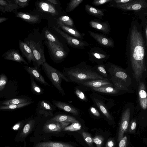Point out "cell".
I'll use <instances>...</instances> for the list:
<instances>
[{
  "instance_id": "6da1fadb",
  "label": "cell",
  "mask_w": 147,
  "mask_h": 147,
  "mask_svg": "<svg viewBox=\"0 0 147 147\" xmlns=\"http://www.w3.org/2000/svg\"><path fill=\"white\" fill-rule=\"evenodd\" d=\"M140 25L134 20L131 26L127 39L128 54L134 76L137 82L146 71L145 63V41Z\"/></svg>"
},
{
  "instance_id": "7a4b0ae2",
  "label": "cell",
  "mask_w": 147,
  "mask_h": 147,
  "mask_svg": "<svg viewBox=\"0 0 147 147\" xmlns=\"http://www.w3.org/2000/svg\"><path fill=\"white\" fill-rule=\"evenodd\" d=\"M62 73L69 82L80 84L89 80L105 79L84 63L69 67H64Z\"/></svg>"
},
{
  "instance_id": "3957f363",
  "label": "cell",
  "mask_w": 147,
  "mask_h": 147,
  "mask_svg": "<svg viewBox=\"0 0 147 147\" xmlns=\"http://www.w3.org/2000/svg\"><path fill=\"white\" fill-rule=\"evenodd\" d=\"M42 69L53 86L63 96L65 95L61 86L62 80L69 82L63 74L45 62L42 65Z\"/></svg>"
},
{
  "instance_id": "277c9868",
  "label": "cell",
  "mask_w": 147,
  "mask_h": 147,
  "mask_svg": "<svg viewBox=\"0 0 147 147\" xmlns=\"http://www.w3.org/2000/svg\"><path fill=\"white\" fill-rule=\"evenodd\" d=\"M25 42L30 47L33 53L36 64L35 67L40 70V66L46 62L43 46L40 42L32 40Z\"/></svg>"
},
{
  "instance_id": "5b68a950",
  "label": "cell",
  "mask_w": 147,
  "mask_h": 147,
  "mask_svg": "<svg viewBox=\"0 0 147 147\" xmlns=\"http://www.w3.org/2000/svg\"><path fill=\"white\" fill-rule=\"evenodd\" d=\"M71 123L56 121L48 120L44 125L43 130L47 133L59 132L68 125Z\"/></svg>"
},
{
  "instance_id": "8992f818",
  "label": "cell",
  "mask_w": 147,
  "mask_h": 147,
  "mask_svg": "<svg viewBox=\"0 0 147 147\" xmlns=\"http://www.w3.org/2000/svg\"><path fill=\"white\" fill-rule=\"evenodd\" d=\"M120 9L128 10H138L146 7V2L145 0H134L125 3L116 4L113 6Z\"/></svg>"
},
{
  "instance_id": "52a82bcc",
  "label": "cell",
  "mask_w": 147,
  "mask_h": 147,
  "mask_svg": "<svg viewBox=\"0 0 147 147\" xmlns=\"http://www.w3.org/2000/svg\"><path fill=\"white\" fill-rule=\"evenodd\" d=\"M54 29L61 35L63 37L67 43L73 48L82 49L87 46V43L72 37L63 32L58 27L53 26Z\"/></svg>"
},
{
  "instance_id": "ba28073f",
  "label": "cell",
  "mask_w": 147,
  "mask_h": 147,
  "mask_svg": "<svg viewBox=\"0 0 147 147\" xmlns=\"http://www.w3.org/2000/svg\"><path fill=\"white\" fill-rule=\"evenodd\" d=\"M130 114V109L127 108L123 112L121 118L119 128L118 141H119L123 137L125 132L127 131L128 128Z\"/></svg>"
},
{
  "instance_id": "9c48e42d",
  "label": "cell",
  "mask_w": 147,
  "mask_h": 147,
  "mask_svg": "<svg viewBox=\"0 0 147 147\" xmlns=\"http://www.w3.org/2000/svg\"><path fill=\"white\" fill-rule=\"evenodd\" d=\"M45 43L52 55L55 59L60 60L66 56L67 53L63 47L48 40L45 41Z\"/></svg>"
},
{
  "instance_id": "30bf717a",
  "label": "cell",
  "mask_w": 147,
  "mask_h": 147,
  "mask_svg": "<svg viewBox=\"0 0 147 147\" xmlns=\"http://www.w3.org/2000/svg\"><path fill=\"white\" fill-rule=\"evenodd\" d=\"M34 121L30 120L18 131L15 138V140L17 142H23L25 138L32 131L34 125Z\"/></svg>"
},
{
  "instance_id": "8fae6325",
  "label": "cell",
  "mask_w": 147,
  "mask_h": 147,
  "mask_svg": "<svg viewBox=\"0 0 147 147\" xmlns=\"http://www.w3.org/2000/svg\"><path fill=\"white\" fill-rule=\"evenodd\" d=\"M27 71L32 76V77L37 81L45 85L50 86L49 84L45 80L43 76L41 75L40 70L35 67L24 66Z\"/></svg>"
},
{
  "instance_id": "7c38bea8",
  "label": "cell",
  "mask_w": 147,
  "mask_h": 147,
  "mask_svg": "<svg viewBox=\"0 0 147 147\" xmlns=\"http://www.w3.org/2000/svg\"><path fill=\"white\" fill-rule=\"evenodd\" d=\"M53 104L58 108L65 111L71 113L74 115L79 114L78 110L76 107L64 102L52 100Z\"/></svg>"
},
{
  "instance_id": "4fadbf2b",
  "label": "cell",
  "mask_w": 147,
  "mask_h": 147,
  "mask_svg": "<svg viewBox=\"0 0 147 147\" xmlns=\"http://www.w3.org/2000/svg\"><path fill=\"white\" fill-rule=\"evenodd\" d=\"M80 84L91 88L107 86H113V84L107 79L92 80L83 82Z\"/></svg>"
},
{
  "instance_id": "5bb4252c",
  "label": "cell",
  "mask_w": 147,
  "mask_h": 147,
  "mask_svg": "<svg viewBox=\"0 0 147 147\" xmlns=\"http://www.w3.org/2000/svg\"><path fill=\"white\" fill-rule=\"evenodd\" d=\"M5 59L21 63L22 62L24 64L28 65V63L16 50L11 49L8 51L3 55Z\"/></svg>"
},
{
  "instance_id": "9a60e30c",
  "label": "cell",
  "mask_w": 147,
  "mask_h": 147,
  "mask_svg": "<svg viewBox=\"0 0 147 147\" xmlns=\"http://www.w3.org/2000/svg\"><path fill=\"white\" fill-rule=\"evenodd\" d=\"M88 32L92 37L102 45L109 47H113L114 46L113 42L111 39L90 31H89Z\"/></svg>"
},
{
  "instance_id": "2e32d148",
  "label": "cell",
  "mask_w": 147,
  "mask_h": 147,
  "mask_svg": "<svg viewBox=\"0 0 147 147\" xmlns=\"http://www.w3.org/2000/svg\"><path fill=\"white\" fill-rule=\"evenodd\" d=\"M138 88L140 104L142 108L145 110L147 107V94L145 85L144 83L141 82L140 83Z\"/></svg>"
},
{
  "instance_id": "e0dca14e",
  "label": "cell",
  "mask_w": 147,
  "mask_h": 147,
  "mask_svg": "<svg viewBox=\"0 0 147 147\" xmlns=\"http://www.w3.org/2000/svg\"><path fill=\"white\" fill-rule=\"evenodd\" d=\"M19 47L22 54L30 63L31 61L35 62L34 57L30 48L25 42L19 40Z\"/></svg>"
},
{
  "instance_id": "ac0fdd59",
  "label": "cell",
  "mask_w": 147,
  "mask_h": 147,
  "mask_svg": "<svg viewBox=\"0 0 147 147\" xmlns=\"http://www.w3.org/2000/svg\"><path fill=\"white\" fill-rule=\"evenodd\" d=\"M38 5L41 11L52 16H54L58 14L55 8L49 3L41 1L38 3Z\"/></svg>"
},
{
  "instance_id": "d6986e66",
  "label": "cell",
  "mask_w": 147,
  "mask_h": 147,
  "mask_svg": "<svg viewBox=\"0 0 147 147\" xmlns=\"http://www.w3.org/2000/svg\"><path fill=\"white\" fill-rule=\"evenodd\" d=\"M32 147H75L68 144L54 142H39Z\"/></svg>"
},
{
  "instance_id": "ffe728a7",
  "label": "cell",
  "mask_w": 147,
  "mask_h": 147,
  "mask_svg": "<svg viewBox=\"0 0 147 147\" xmlns=\"http://www.w3.org/2000/svg\"><path fill=\"white\" fill-rule=\"evenodd\" d=\"M57 23L61 28L67 33L76 38H82V34L76 30L66 25L58 20L57 21Z\"/></svg>"
},
{
  "instance_id": "44dd1931",
  "label": "cell",
  "mask_w": 147,
  "mask_h": 147,
  "mask_svg": "<svg viewBox=\"0 0 147 147\" xmlns=\"http://www.w3.org/2000/svg\"><path fill=\"white\" fill-rule=\"evenodd\" d=\"M16 16L31 23H36L39 21V16L21 12H18Z\"/></svg>"
},
{
  "instance_id": "7402d4cb",
  "label": "cell",
  "mask_w": 147,
  "mask_h": 147,
  "mask_svg": "<svg viewBox=\"0 0 147 147\" xmlns=\"http://www.w3.org/2000/svg\"><path fill=\"white\" fill-rule=\"evenodd\" d=\"M89 24L92 28L100 30L105 33H108L109 32V26L106 22H100L92 20L89 22Z\"/></svg>"
},
{
  "instance_id": "603a6c76",
  "label": "cell",
  "mask_w": 147,
  "mask_h": 147,
  "mask_svg": "<svg viewBox=\"0 0 147 147\" xmlns=\"http://www.w3.org/2000/svg\"><path fill=\"white\" fill-rule=\"evenodd\" d=\"M113 68L114 76H113L121 81L124 83H126V79L128 77L127 74L123 70L115 65Z\"/></svg>"
},
{
  "instance_id": "cb8c5ba5",
  "label": "cell",
  "mask_w": 147,
  "mask_h": 147,
  "mask_svg": "<svg viewBox=\"0 0 147 147\" xmlns=\"http://www.w3.org/2000/svg\"><path fill=\"white\" fill-rule=\"evenodd\" d=\"M39 113L42 114H44L45 116L48 115H52L54 110L51 105L48 102L43 100L40 103Z\"/></svg>"
},
{
  "instance_id": "d4e9b609",
  "label": "cell",
  "mask_w": 147,
  "mask_h": 147,
  "mask_svg": "<svg viewBox=\"0 0 147 147\" xmlns=\"http://www.w3.org/2000/svg\"><path fill=\"white\" fill-rule=\"evenodd\" d=\"M49 120L72 123L79 122L78 120L73 117L63 114L57 115Z\"/></svg>"
},
{
  "instance_id": "484cf974",
  "label": "cell",
  "mask_w": 147,
  "mask_h": 147,
  "mask_svg": "<svg viewBox=\"0 0 147 147\" xmlns=\"http://www.w3.org/2000/svg\"><path fill=\"white\" fill-rule=\"evenodd\" d=\"M91 89L94 91L108 94H115L119 92V90L113 86H107L98 88H92Z\"/></svg>"
},
{
  "instance_id": "4316f807",
  "label": "cell",
  "mask_w": 147,
  "mask_h": 147,
  "mask_svg": "<svg viewBox=\"0 0 147 147\" xmlns=\"http://www.w3.org/2000/svg\"><path fill=\"white\" fill-rule=\"evenodd\" d=\"M0 6L3 8L5 12H11L18 7L15 3H12L9 0H0Z\"/></svg>"
},
{
  "instance_id": "83f0119b",
  "label": "cell",
  "mask_w": 147,
  "mask_h": 147,
  "mask_svg": "<svg viewBox=\"0 0 147 147\" xmlns=\"http://www.w3.org/2000/svg\"><path fill=\"white\" fill-rule=\"evenodd\" d=\"M85 7L87 12L92 15L98 17H102L104 15L102 10L94 7L88 4L86 5Z\"/></svg>"
},
{
  "instance_id": "f1b7e54d",
  "label": "cell",
  "mask_w": 147,
  "mask_h": 147,
  "mask_svg": "<svg viewBox=\"0 0 147 147\" xmlns=\"http://www.w3.org/2000/svg\"><path fill=\"white\" fill-rule=\"evenodd\" d=\"M45 37L47 39L48 41L56 44L62 47H63V44L60 42L57 37L48 30H46L45 31Z\"/></svg>"
},
{
  "instance_id": "f546056e",
  "label": "cell",
  "mask_w": 147,
  "mask_h": 147,
  "mask_svg": "<svg viewBox=\"0 0 147 147\" xmlns=\"http://www.w3.org/2000/svg\"><path fill=\"white\" fill-rule=\"evenodd\" d=\"M94 100L96 105L102 113L108 119L110 120L112 119L111 117L109 112L103 103L100 101L98 99L94 98Z\"/></svg>"
},
{
  "instance_id": "4dcf8cb0",
  "label": "cell",
  "mask_w": 147,
  "mask_h": 147,
  "mask_svg": "<svg viewBox=\"0 0 147 147\" xmlns=\"http://www.w3.org/2000/svg\"><path fill=\"white\" fill-rule=\"evenodd\" d=\"M32 102H26L18 104H11L4 106H0L1 109H11L22 107L31 103Z\"/></svg>"
},
{
  "instance_id": "1f68e13d",
  "label": "cell",
  "mask_w": 147,
  "mask_h": 147,
  "mask_svg": "<svg viewBox=\"0 0 147 147\" xmlns=\"http://www.w3.org/2000/svg\"><path fill=\"white\" fill-rule=\"evenodd\" d=\"M31 87L33 92L36 94H41L43 93V91L41 87L35 82L34 79L32 77L30 78Z\"/></svg>"
},
{
  "instance_id": "d6a6232c",
  "label": "cell",
  "mask_w": 147,
  "mask_h": 147,
  "mask_svg": "<svg viewBox=\"0 0 147 147\" xmlns=\"http://www.w3.org/2000/svg\"><path fill=\"white\" fill-rule=\"evenodd\" d=\"M83 1L82 0H72L70 1L66 8V11L69 12L72 11Z\"/></svg>"
},
{
  "instance_id": "836d02e7",
  "label": "cell",
  "mask_w": 147,
  "mask_h": 147,
  "mask_svg": "<svg viewBox=\"0 0 147 147\" xmlns=\"http://www.w3.org/2000/svg\"><path fill=\"white\" fill-rule=\"evenodd\" d=\"M58 20L64 24L72 28L74 25L73 20L68 16H61L58 18Z\"/></svg>"
},
{
  "instance_id": "e575fe53",
  "label": "cell",
  "mask_w": 147,
  "mask_h": 147,
  "mask_svg": "<svg viewBox=\"0 0 147 147\" xmlns=\"http://www.w3.org/2000/svg\"><path fill=\"white\" fill-rule=\"evenodd\" d=\"M81 125L79 122L72 123L69 125H68L64 127L63 130L65 131H75L81 129Z\"/></svg>"
},
{
  "instance_id": "d590c367",
  "label": "cell",
  "mask_w": 147,
  "mask_h": 147,
  "mask_svg": "<svg viewBox=\"0 0 147 147\" xmlns=\"http://www.w3.org/2000/svg\"><path fill=\"white\" fill-rule=\"evenodd\" d=\"M27 99L25 98H16L5 101L3 104L7 105L11 104H18L26 102Z\"/></svg>"
},
{
  "instance_id": "8d00e7d4",
  "label": "cell",
  "mask_w": 147,
  "mask_h": 147,
  "mask_svg": "<svg viewBox=\"0 0 147 147\" xmlns=\"http://www.w3.org/2000/svg\"><path fill=\"white\" fill-rule=\"evenodd\" d=\"M111 80L115 85V87L119 90V89H126L125 84L121 81L113 77Z\"/></svg>"
},
{
  "instance_id": "74e56055",
  "label": "cell",
  "mask_w": 147,
  "mask_h": 147,
  "mask_svg": "<svg viewBox=\"0 0 147 147\" xmlns=\"http://www.w3.org/2000/svg\"><path fill=\"white\" fill-rule=\"evenodd\" d=\"M93 142L96 145L97 147H101L104 141V138L102 136L96 135L92 138Z\"/></svg>"
},
{
  "instance_id": "f35d334b",
  "label": "cell",
  "mask_w": 147,
  "mask_h": 147,
  "mask_svg": "<svg viewBox=\"0 0 147 147\" xmlns=\"http://www.w3.org/2000/svg\"><path fill=\"white\" fill-rule=\"evenodd\" d=\"M82 135L86 142L89 146L91 145L93 142L92 138L88 133L86 132H83Z\"/></svg>"
},
{
  "instance_id": "ab89813d",
  "label": "cell",
  "mask_w": 147,
  "mask_h": 147,
  "mask_svg": "<svg viewBox=\"0 0 147 147\" xmlns=\"http://www.w3.org/2000/svg\"><path fill=\"white\" fill-rule=\"evenodd\" d=\"M7 78L5 74H2L0 75V92L4 89L7 82Z\"/></svg>"
},
{
  "instance_id": "60d3db41",
  "label": "cell",
  "mask_w": 147,
  "mask_h": 147,
  "mask_svg": "<svg viewBox=\"0 0 147 147\" xmlns=\"http://www.w3.org/2000/svg\"><path fill=\"white\" fill-rule=\"evenodd\" d=\"M74 92L80 100L84 101L87 100V98L84 93L80 89L75 88Z\"/></svg>"
},
{
  "instance_id": "b9f144b4",
  "label": "cell",
  "mask_w": 147,
  "mask_h": 147,
  "mask_svg": "<svg viewBox=\"0 0 147 147\" xmlns=\"http://www.w3.org/2000/svg\"><path fill=\"white\" fill-rule=\"evenodd\" d=\"M29 0H16L15 1L14 3L18 7L21 8H24L28 5Z\"/></svg>"
},
{
  "instance_id": "7bdbcfd3",
  "label": "cell",
  "mask_w": 147,
  "mask_h": 147,
  "mask_svg": "<svg viewBox=\"0 0 147 147\" xmlns=\"http://www.w3.org/2000/svg\"><path fill=\"white\" fill-rule=\"evenodd\" d=\"M112 1V0H95L93 1L92 3L95 5L98 6Z\"/></svg>"
},
{
  "instance_id": "ee69618b",
  "label": "cell",
  "mask_w": 147,
  "mask_h": 147,
  "mask_svg": "<svg viewBox=\"0 0 147 147\" xmlns=\"http://www.w3.org/2000/svg\"><path fill=\"white\" fill-rule=\"evenodd\" d=\"M127 145V137L126 136L123 137L120 141L119 147H126Z\"/></svg>"
},
{
  "instance_id": "f6af8a7d",
  "label": "cell",
  "mask_w": 147,
  "mask_h": 147,
  "mask_svg": "<svg viewBox=\"0 0 147 147\" xmlns=\"http://www.w3.org/2000/svg\"><path fill=\"white\" fill-rule=\"evenodd\" d=\"M136 127V123L135 120L132 121L130 123L129 128V132L131 133L134 132Z\"/></svg>"
},
{
  "instance_id": "bcb514c9",
  "label": "cell",
  "mask_w": 147,
  "mask_h": 147,
  "mask_svg": "<svg viewBox=\"0 0 147 147\" xmlns=\"http://www.w3.org/2000/svg\"><path fill=\"white\" fill-rule=\"evenodd\" d=\"M115 145V142L114 140L109 139L107 142L105 147H114Z\"/></svg>"
},
{
  "instance_id": "7dc6e473",
  "label": "cell",
  "mask_w": 147,
  "mask_h": 147,
  "mask_svg": "<svg viewBox=\"0 0 147 147\" xmlns=\"http://www.w3.org/2000/svg\"><path fill=\"white\" fill-rule=\"evenodd\" d=\"M96 58L98 59H102L105 58L106 57V55L98 53H93L92 54Z\"/></svg>"
},
{
  "instance_id": "c3c4849f",
  "label": "cell",
  "mask_w": 147,
  "mask_h": 147,
  "mask_svg": "<svg viewBox=\"0 0 147 147\" xmlns=\"http://www.w3.org/2000/svg\"><path fill=\"white\" fill-rule=\"evenodd\" d=\"M90 110L91 113L95 116L97 117H99L100 116L99 113L95 108L91 107Z\"/></svg>"
},
{
  "instance_id": "681fc988",
  "label": "cell",
  "mask_w": 147,
  "mask_h": 147,
  "mask_svg": "<svg viewBox=\"0 0 147 147\" xmlns=\"http://www.w3.org/2000/svg\"><path fill=\"white\" fill-rule=\"evenodd\" d=\"M133 0H115L114 3L117 4H123L130 2Z\"/></svg>"
},
{
  "instance_id": "f907efd6",
  "label": "cell",
  "mask_w": 147,
  "mask_h": 147,
  "mask_svg": "<svg viewBox=\"0 0 147 147\" xmlns=\"http://www.w3.org/2000/svg\"><path fill=\"white\" fill-rule=\"evenodd\" d=\"M98 71L101 73L104 74L105 76H107L106 70L103 66H99L98 67Z\"/></svg>"
},
{
  "instance_id": "816d5d0a",
  "label": "cell",
  "mask_w": 147,
  "mask_h": 147,
  "mask_svg": "<svg viewBox=\"0 0 147 147\" xmlns=\"http://www.w3.org/2000/svg\"><path fill=\"white\" fill-rule=\"evenodd\" d=\"M46 1L48 3H50L54 5H57L58 2L56 0H46Z\"/></svg>"
},
{
  "instance_id": "f5cc1de1",
  "label": "cell",
  "mask_w": 147,
  "mask_h": 147,
  "mask_svg": "<svg viewBox=\"0 0 147 147\" xmlns=\"http://www.w3.org/2000/svg\"><path fill=\"white\" fill-rule=\"evenodd\" d=\"M8 19L7 18L4 17H0V24L3 22L7 20Z\"/></svg>"
},
{
  "instance_id": "db71d44e",
  "label": "cell",
  "mask_w": 147,
  "mask_h": 147,
  "mask_svg": "<svg viewBox=\"0 0 147 147\" xmlns=\"http://www.w3.org/2000/svg\"><path fill=\"white\" fill-rule=\"evenodd\" d=\"M0 11L3 12H5L3 8L0 6Z\"/></svg>"
},
{
  "instance_id": "11a10c76",
  "label": "cell",
  "mask_w": 147,
  "mask_h": 147,
  "mask_svg": "<svg viewBox=\"0 0 147 147\" xmlns=\"http://www.w3.org/2000/svg\"><path fill=\"white\" fill-rule=\"evenodd\" d=\"M5 147H9V146H6Z\"/></svg>"
}]
</instances>
